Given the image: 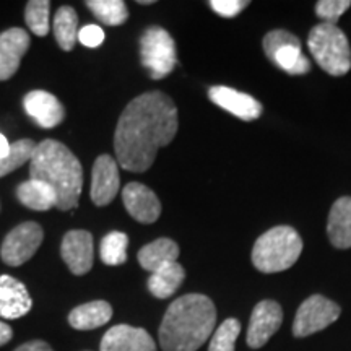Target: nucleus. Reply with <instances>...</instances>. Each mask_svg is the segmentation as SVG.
Returning a JSON list of instances; mask_svg holds the SVG:
<instances>
[{
	"instance_id": "f257e3e1",
	"label": "nucleus",
	"mask_w": 351,
	"mask_h": 351,
	"mask_svg": "<svg viewBox=\"0 0 351 351\" xmlns=\"http://www.w3.org/2000/svg\"><path fill=\"white\" fill-rule=\"evenodd\" d=\"M178 108L168 95L150 91L127 104L114 134L117 165L143 173L155 163L158 150L178 134Z\"/></svg>"
},
{
	"instance_id": "f03ea898",
	"label": "nucleus",
	"mask_w": 351,
	"mask_h": 351,
	"mask_svg": "<svg viewBox=\"0 0 351 351\" xmlns=\"http://www.w3.org/2000/svg\"><path fill=\"white\" fill-rule=\"evenodd\" d=\"M217 309L205 295L178 298L166 311L158 332L163 351H197L215 330Z\"/></svg>"
},
{
	"instance_id": "7ed1b4c3",
	"label": "nucleus",
	"mask_w": 351,
	"mask_h": 351,
	"mask_svg": "<svg viewBox=\"0 0 351 351\" xmlns=\"http://www.w3.org/2000/svg\"><path fill=\"white\" fill-rule=\"evenodd\" d=\"M32 179L46 182L54 191L56 208L67 212L75 208L83 187V168L77 156L57 140H44L29 161Z\"/></svg>"
},
{
	"instance_id": "20e7f679",
	"label": "nucleus",
	"mask_w": 351,
	"mask_h": 351,
	"mask_svg": "<svg viewBox=\"0 0 351 351\" xmlns=\"http://www.w3.org/2000/svg\"><path fill=\"white\" fill-rule=\"evenodd\" d=\"M302 239L291 226H275L263 232L252 249V263L262 274L288 270L300 258Z\"/></svg>"
},
{
	"instance_id": "39448f33",
	"label": "nucleus",
	"mask_w": 351,
	"mask_h": 351,
	"mask_svg": "<svg viewBox=\"0 0 351 351\" xmlns=\"http://www.w3.org/2000/svg\"><path fill=\"white\" fill-rule=\"evenodd\" d=\"M307 46L319 67L333 77H341L351 69L348 38L337 25L320 23L309 33Z\"/></svg>"
},
{
	"instance_id": "423d86ee",
	"label": "nucleus",
	"mask_w": 351,
	"mask_h": 351,
	"mask_svg": "<svg viewBox=\"0 0 351 351\" xmlns=\"http://www.w3.org/2000/svg\"><path fill=\"white\" fill-rule=\"evenodd\" d=\"M140 57L153 80L168 77L178 64L174 39L160 26H150L140 38Z\"/></svg>"
},
{
	"instance_id": "0eeeda50",
	"label": "nucleus",
	"mask_w": 351,
	"mask_h": 351,
	"mask_svg": "<svg viewBox=\"0 0 351 351\" xmlns=\"http://www.w3.org/2000/svg\"><path fill=\"white\" fill-rule=\"evenodd\" d=\"M263 51L276 67L289 75H304L311 70L309 59L301 51L300 39L285 29L267 33L263 38Z\"/></svg>"
},
{
	"instance_id": "6e6552de",
	"label": "nucleus",
	"mask_w": 351,
	"mask_h": 351,
	"mask_svg": "<svg viewBox=\"0 0 351 351\" xmlns=\"http://www.w3.org/2000/svg\"><path fill=\"white\" fill-rule=\"evenodd\" d=\"M341 309L326 296L313 295L302 302L293 322V335L298 339L309 337L327 328L340 317Z\"/></svg>"
},
{
	"instance_id": "1a4fd4ad",
	"label": "nucleus",
	"mask_w": 351,
	"mask_h": 351,
	"mask_svg": "<svg viewBox=\"0 0 351 351\" xmlns=\"http://www.w3.org/2000/svg\"><path fill=\"white\" fill-rule=\"evenodd\" d=\"M43 239L44 231L38 223H21L5 236L0 247V257L10 267L23 265L36 254Z\"/></svg>"
},
{
	"instance_id": "9d476101",
	"label": "nucleus",
	"mask_w": 351,
	"mask_h": 351,
	"mask_svg": "<svg viewBox=\"0 0 351 351\" xmlns=\"http://www.w3.org/2000/svg\"><path fill=\"white\" fill-rule=\"evenodd\" d=\"M283 322V311L278 302L265 300L254 307L247 328V345L262 348L278 332Z\"/></svg>"
},
{
	"instance_id": "9b49d317",
	"label": "nucleus",
	"mask_w": 351,
	"mask_h": 351,
	"mask_svg": "<svg viewBox=\"0 0 351 351\" xmlns=\"http://www.w3.org/2000/svg\"><path fill=\"white\" fill-rule=\"evenodd\" d=\"M119 165L112 156L101 155L96 158L91 173V200L98 207H106L119 192Z\"/></svg>"
},
{
	"instance_id": "f8f14e48",
	"label": "nucleus",
	"mask_w": 351,
	"mask_h": 351,
	"mask_svg": "<svg viewBox=\"0 0 351 351\" xmlns=\"http://www.w3.org/2000/svg\"><path fill=\"white\" fill-rule=\"evenodd\" d=\"M60 256L73 275H86L93 267V236L85 230L69 231L60 245Z\"/></svg>"
},
{
	"instance_id": "ddd939ff",
	"label": "nucleus",
	"mask_w": 351,
	"mask_h": 351,
	"mask_svg": "<svg viewBox=\"0 0 351 351\" xmlns=\"http://www.w3.org/2000/svg\"><path fill=\"white\" fill-rule=\"evenodd\" d=\"M122 202L129 215L138 223L152 225L161 215V202L150 187L140 182H129L122 191Z\"/></svg>"
},
{
	"instance_id": "4468645a",
	"label": "nucleus",
	"mask_w": 351,
	"mask_h": 351,
	"mask_svg": "<svg viewBox=\"0 0 351 351\" xmlns=\"http://www.w3.org/2000/svg\"><path fill=\"white\" fill-rule=\"evenodd\" d=\"M99 351H156V345L145 328L119 324L104 333Z\"/></svg>"
},
{
	"instance_id": "2eb2a0df",
	"label": "nucleus",
	"mask_w": 351,
	"mask_h": 351,
	"mask_svg": "<svg viewBox=\"0 0 351 351\" xmlns=\"http://www.w3.org/2000/svg\"><path fill=\"white\" fill-rule=\"evenodd\" d=\"M26 114L43 129H54L65 119V109L54 95L43 90L29 91L23 98Z\"/></svg>"
},
{
	"instance_id": "dca6fc26",
	"label": "nucleus",
	"mask_w": 351,
	"mask_h": 351,
	"mask_svg": "<svg viewBox=\"0 0 351 351\" xmlns=\"http://www.w3.org/2000/svg\"><path fill=\"white\" fill-rule=\"evenodd\" d=\"M208 98L217 106L225 109L241 121H256L262 114V104L251 95L241 93L234 88L212 86L208 90Z\"/></svg>"
},
{
	"instance_id": "f3484780",
	"label": "nucleus",
	"mask_w": 351,
	"mask_h": 351,
	"mask_svg": "<svg viewBox=\"0 0 351 351\" xmlns=\"http://www.w3.org/2000/svg\"><path fill=\"white\" fill-rule=\"evenodd\" d=\"M29 34L21 28L0 33V82H5L19 72L20 62L28 51Z\"/></svg>"
},
{
	"instance_id": "a211bd4d",
	"label": "nucleus",
	"mask_w": 351,
	"mask_h": 351,
	"mask_svg": "<svg viewBox=\"0 0 351 351\" xmlns=\"http://www.w3.org/2000/svg\"><path fill=\"white\" fill-rule=\"evenodd\" d=\"M33 300L20 280L10 275L0 276V317L20 319L32 311Z\"/></svg>"
},
{
	"instance_id": "6ab92c4d",
	"label": "nucleus",
	"mask_w": 351,
	"mask_h": 351,
	"mask_svg": "<svg viewBox=\"0 0 351 351\" xmlns=\"http://www.w3.org/2000/svg\"><path fill=\"white\" fill-rule=\"evenodd\" d=\"M327 234L335 247H351V197H341L332 205L327 223Z\"/></svg>"
},
{
	"instance_id": "aec40b11",
	"label": "nucleus",
	"mask_w": 351,
	"mask_h": 351,
	"mask_svg": "<svg viewBox=\"0 0 351 351\" xmlns=\"http://www.w3.org/2000/svg\"><path fill=\"white\" fill-rule=\"evenodd\" d=\"M112 317V307L106 301H91L77 306L69 314V324L75 330H95L103 327Z\"/></svg>"
},
{
	"instance_id": "412c9836",
	"label": "nucleus",
	"mask_w": 351,
	"mask_h": 351,
	"mask_svg": "<svg viewBox=\"0 0 351 351\" xmlns=\"http://www.w3.org/2000/svg\"><path fill=\"white\" fill-rule=\"evenodd\" d=\"M184 278H186L184 267L178 262H171L168 265H163L161 269L153 271L147 283L148 291L158 300H166L181 288Z\"/></svg>"
},
{
	"instance_id": "4be33fe9",
	"label": "nucleus",
	"mask_w": 351,
	"mask_h": 351,
	"mask_svg": "<svg viewBox=\"0 0 351 351\" xmlns=\"http://www.w3.org/2000/svg\"><path fill=\"white\" fill-rule=\"evenodd\" d=\"M178 257L179 245L168 238L153 241L138 251V263L142 265V269L152 271V274L171 262H178Z\"/></svg>"
},
{
	"instance_id": "5701e85b",
	"label": "nucleus",
	"mask_w": 351,
	"mask_h": 351,
	"mask_svg": "<svg viewBox=\"0 0 351 351\" xmlns=\"http://www.w3.org/2000/svg\"><path fill=\"white\" fill-rule=\"evenodd\" d=\"M16 199L34 212H47L57 204L54 191L46 182L32 178L16 187Z\"/></svg>"
},
{
	"instance_id": "b1692460",
	"label": "nucleus",
	"mask_w": 351,
	"mask_h": 351,
	"mask_svg": "<svg viewBox=\"0 0 351 351\" xmlns=\"http://www.w3.org/2000/svg\"><path fill=\"white\" fill-rule=\"evenodd\" d=\"M54 36L60 49L65 52L73 49L78 39V16L72 7L64 5L56 12Z\"/></svg>"
},
{
	"instance_id": "393cba45",
	"label": "nucleus",
	"mask_w": 351,
	"mask_h": 351,
	"mask_svg": "<svg viewBox=\"0 0 351 351\" xmlns=\"http://www.w3.org/2000/svg\"><path fill=\"white\" fill-rule=\"evenodd\" d=\"M86 7L101 23L108 26H119L129 19V10L122 0H88Z\"/></svg>"
},
{
	"instance_id": "a878e982",
	"label": "nucleus",
	"mask_w": 351,
	"mask_h": 351,
	"mask_svg": "<svg viewBox=\"0 0 351 351\" xmlns=\"http://www.w3.org/2000/svg\"><path fill=\"white\" fill-rule=\"evenodd\" d=\"M127 245H129V238H127L125 232H108L103 241H101V261L109 267L122 265L127 261Z\"/></svg>"
},
{
	"instance_id": "bb28decb",
	"label": "nucleus",
	"mask_w": 351,
	"mask_h": 351,
	"mask_svg": "<svg viewBox=\"0 0 351 351\" xmlns=\"http://www.w3.org/2000/svg\"><path fill=\"white\" fill-rule=\"evenodd\" d=\"M38 145L29 138L19 140L10 145V150L3 158H0V178H5L12 171L19 169L25 163H29Z\"/></svg>"
},
{
	"instance_id": "cd10ccee",
	"label": "nucleus",
	"mask_w": 351,
	"mask_h": 351,
	"mask_svg": "<svg viewBox=\"0 0 351 351\" xmlns=\"http://www.w3.org/2000/svg\"><path fill=\"white\" fill-rule=\"evenodd\" d=\"M49 12L51 2L47 0H32L26 3L25 21L36 36H46L49 33Z\"/></svg>"
},
{
	"instance_id": "c85d7f7f",
	"label": "nucleus",
	"mask_w": 351,
	"mask_h": 351,
	"mask_svg": "<svg viewBox=\"0 0 351 351\" xmlns=\"http://www.w3.org/2000/svg\"><path fill=\"white\" fill-rule=\"evenodd\" d=\"M241 333V322L238 319H226L215 330L210 340L208 351H234L236 340Z\"/></svg>"
},
{
	"instance_id": "c756f323",
	"label": "nucleus",
	"mask_w": 351,
	"mask_h": 351,
	"mask_svg": "<svg viewBox=\"0 0 351 351\" xmlns=\"http://www.w3.org/2000/svg\"><path fill=\"white\" fill-rule=\"evenodd\" d=\"M350 5V0H320L315 5V13L320 20H324V23L335 25Z\"/></svg>"
},
{
	"instance_id": "7c9ffc66",
	"label": "nucleus",
	"mask_w": 351,
	"mask_h": 351,
	"mask_svg": "<svg viewBox=\"0 0 351 351\" xmlns=\"http://www.w3.org/2000/svg\"><path fill=\"white\" fill-rule=\"evenodd\" d=\"M247 5L249 2H245V0H210V7L225 19H232Z\"/></svg>"
},
{
	"instance_id": "2f4dec72",
	"label": "nucleus",
	"mask_w": 351,
	"mask_h": 351,
	"mask_svg": "<svg viewBox=\"0 0 351 351\" xmlns=\"http://www.w3.org/2000/svg\"><path fill=\"white\" fill-rule=\"evenodd\" d=\"M104 32L98 25H88L78 32V41L85 47H98L104 41Z\"/></svg>"
},
{
	"instance_id": "473e14b6",
	"label": "nucleus",
	"mask_w": 351,
	"mask_h": 351,
	"mask_svg": "<svg viewBox=\"0 0 351 351\" xmlns=\"http://www.w3.org/2000/svg\"><path fill=\"white\" fill-rule=\"evenodd\" d=\"M15 351H54L51 348L49 343L43 340H33V341H26V343L20 345Z\"/></svg>"
},
{
	"instance_id": "72a5a7b5",
	"label": "nucleus",
	"mask_w": 351,
	"mask_h": 351,
	"mask_svg": "<svg viewBox=\"0 0 351 351\" xmlns=\"http://www.w3.org/2000/svg\"><path fill=\"white\" fill-rule=\"evenodd\" d=\"M12 339H13L12 327L8 326V324L2 322V320H0V346L7 345Z\"/></svg>"
},
{
	"instance_id": "f704fd0d",
	"label": "nucleus",
	"mask_w": 351,
	"mask_h": 351,
	"mask_svg": "<svg viewBox=\"0 0 351 351\" xmlns=\"http://www.w3.org/2000/svg\"><path fill=\"white\" fill-rule=\"evenodd\" d=\"M10 150V143H8V140L3 137L2 134H0V158H3Z\"/></svg>"
},
{
	"instance_id": "c9c22d12",
	"label": "nucleus",
	"mask_w": 351,
	"mask_h": 351,
	"mask_svg": "<svg viewBox=\"0 0 351 351\" xmlns=\"http://www.w3.org/2000/svg\"><path fill=\"white\" fill-rule=\"evenodd\" d=\"M138 3H142V5H150L153 2L152 0H138Z\"/></svg>"
}]
</instances>
